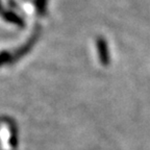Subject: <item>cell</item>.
<instances>
[{"label": "cell", "instance_id": "obj_1", "mask_svg": "<svg viewBox=\"0 0 150 150\" xmlns=\"http://www.w3.org/2000/svg\"><path fill=\"white\" fill-rule=\"evenodd\" d=\"M97 50H98L99 59L103 66H108L110 64V51H108V44L102 38H98L97 40Z\"/></svg>", "mask_w": 150, "mask_h": 150}, {"label": "cell", "instance_id": "obj_2", "mask_svg": "<svg viewBox=\"0 0 150 150\" xmlns=\"http://www.w3.org/2000/svg\"><path fill=\"white\" fill-rule=\"evenodd\" d=\"M0 14L2 15V18L4 19V20H6V21L8 22H12V23H15L17 24V25L19 26H23V20L22 19L19 18L17 15H15L14 13L12 12H4L3 9H0Z\"/></svg>", "mask_w": 150, "mask_h": 150}, {"label": "cell", "instance_id": "obj_3", "mask_svg": "<svg viewBox=\"0 0 150 150\" xmlns=\"http://www.w3.org/2000/svg\"><path fill=\"white\" fill-rule=\"evenodd\" d=\"M47 0H37V5H38V11L40 14H44L45 9H46Z\"/></svg>", "mask_w": 150, "mask_h": 150}]
</instances>
